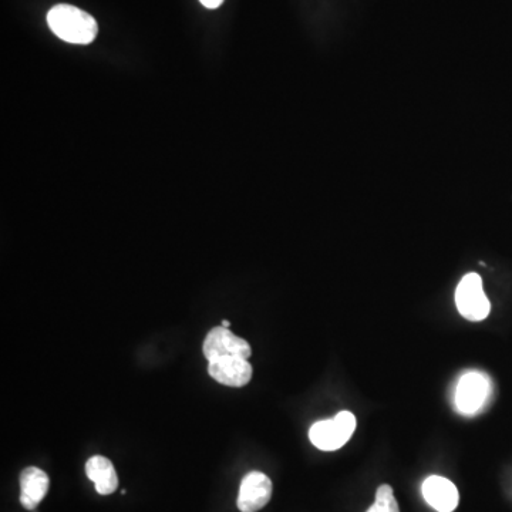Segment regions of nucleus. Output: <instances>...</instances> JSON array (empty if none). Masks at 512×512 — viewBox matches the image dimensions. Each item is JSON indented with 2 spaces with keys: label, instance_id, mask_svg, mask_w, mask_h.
<instances>
[{
  "label": "nucleus",
  "instance_id": "nucleus-10",
  "mask_svg": "<svg viewBox=\"0 0 512 512\" xmlns=\"http://www.w3.org/2000/svg\"><path fill=\"white\" fill-rule=\"evenodd\" d=\"M86 474L100 495H110L119 488V477L109 458L93 456L86 463Z\"/></svg>",
  "mask_w": 512,
  "mask_h": 512
},
{
  "label": "nucleus",
  "instance_id": "nucleus-3",
  "mask_svg": "<svg viewBox=\"0 0 512 512\" xmlns=\"http://www.w3.org/2000/svg\"><path fill=\"white\" fill-rule=\"evenodd\" d=\"M458 312L470 322H481L490 315L491 305L483 289V279L478 274H467L456 291Z\"/></svg>",
  "mask_w": 512,
  "mask_h": 512
},
{
  "label": "nucleus",
  "instance_id": "nucleus-8",
  "mask_svg": "<svg viewBox=\"0 0 512 512\" xmlns=\"http://www.w3.org/2000/svg\"><path fill=\"white\" fill-rule=\"evenodd\" d=\"M423 495L427 504L439 512H453L460 501L456 485L440 476H431L424 481Z\"/></svg>",
  "mask_w": 512,
  "mask_h": 512
},
{
  "label": "nucleus",
  "instance_id": "nucleus-5",
  "mask_svg": "<svg viewBox=\"0 0 512 512\" xmlns=\"http://www.w3.org/2000/svg\"><path fill=\"white\" fill-rule=\"evenodd\" d=\"M202 353L207 357L208 362L218 357L234 356L249 359L252 355L251 346L247 340L234 335L228 328L218 326L208 332L207 338L202 345Z\"/></svg>",
  "mask_w": 512,
  "mask_h": 512
},
{
  "label": "nucleus",
  "instance_id": "nucleus-13",
  "mask_svg": "<svg viewBox=\"0 0 512 512\" xmlns=\"http://www.w3.org/2000/svg\"><path fill=\"white\" fill-rule=\"evenodd\" d=\"M229 325H231V323H229L228 320H222L221 326H224V328H229Z\"/></svg>",
  "mask_w": 512,
  "mask_h": 512
},
{
  "label": "nucleus",
  "instance_id": "nucleus-1",
  "mask_svg": "<svg viewBox=\"0 0 512 512\" xmlns=\"http://www.w3.org/2000/svg\"><path fill=\"white\" fill-rule=\"evenodd\" d=\"M47 25L63 42L90 45L99 35L96 19L72 5H56L47 13Z\"/></svg>",
  "mask_w": 512,
  "mask_h": 512
},
{
  "label": "nucleus",
  "instance_id": "nucleus-6",
  "mask_svg": "<svg viewBox=\"0 0 512 512\" xmlns=\"http://www.w3.org/2000/svg\"><path fill=\"white\" fill-rule=\"evenodd\" d=\"M271 478L259 471H251L242 480L239 488L238 508L241 512H258L271 501Z\"/></svg>",
  "mask_w": 512,
  "mask_h": 512
},
{
  "label": "nucleus",
  "instance_id": "nucleus-7",
  "mask_svg": "<svg viewBox=\"0 0 512 512\" xmlns=\"http://www.w3.org/2000/svg\"><path fill=\"white\" fill-rule=\"evenodd\" d=\"M208 373L212 379L228 387L247 386L252 379V366L244 357L225 356L211 360Z\"/></svg>",
  "mask_w": 512,
  "mask_h": 512
},
{
  "label": "nucleus",
  "instance_id": "nucleus-11",
  "mask_svg": "<svg viewBox=\"0 0 512 512\" xmlns=\"http://www.w3.org/2000/svg\"><path fill=\"white\" fill-rule=\"evenodd\" d=\"M367 512H400L399 504L394 497L393 488L383 484L377 488L376 501Z\"/></svg>",
  "mask_w": 512,
  "mask_h": 512
},
{
  "label": "nucleus",
  "instance_id": "nucleus-12",
  "mask_svg": "<svg viewBox=\"0 0 512 512\" xmlns=\"http://www.w3.org/2000/svg\"><path fill=\"white\" fill-rule=\"evenodd\" d=\"M200 2L207 9H217L224 3V0H200Z\"/></svg>",
  "mask_w": 512,
  "mask_h": 512
},
{
  "label": "nucleus",
  "instance_id": "nucleus-4",
  "mask_svg": "<svg viewBox=\"0 0 512 512\" xmlns=\"http://www.w3.org/2000/svg\"><path fill=\"white\" fill-rule=\"evenodd\" d=\"M491 396V382L487 375L468 372L460 377L456 389V406L460 413L473 416L487 404Z\"/></svg>",
  "mask_w": 512,
  "mask_h": 512
},
{
  "label": "nucleus",
  "instance_id": "nucleus-2",
  "mask_svg": "<svg viewBox=\"0 0 512 512\" xmlns=\"http://www.w3.org/2000/svg\"><path fill=\"white\" fill-rule=\"evenodd\" d=\"M356 430L355 414L340 412L330 420L318 421L309 431L313 446L322 451H335L345 446Z\"/></svg>",
  "mask_w": 512,
  "mask_h": 512
},
{
  "label": "nucleus",
  "instance_id": "nucleus-9",
  "mask_svg": "<svg viewBox=\"0 0 512 512\" xmlns=\"http://www.w3.org/2000/svg\"><path fill=\"white\" fill-rule=\"evenodd\" d=\"M50 480L45 471L28 467L20 474V504L29 511H35L49 491Z\"/></svg>",
  "mask_w": 512,
  "mask_h": 512
}]
</instances>
